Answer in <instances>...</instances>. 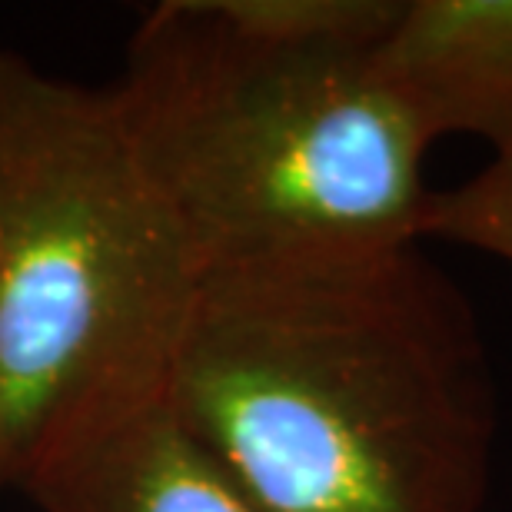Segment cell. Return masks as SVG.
<instances>
[{"mask_svg":"<svg viewBox=\"0 0 512 512\" xmlns=\"http://www.w3.org/2000/svg\"><path fill=\"white\" fill-rule=\"evenodd\" d=\"M197 283L110 87L0 44V486L163 393Z\"/></svg>","mask_w":512,"mask_h":512,"instance_id":"3957f363","label":"cell"},{"mask_svg":"<svg viewBox=\"0 0 512 512\" xmlns=\"http://www.w3.org/2000/svg\"><path fill=\"white\" fill-rule=\"evenodd\" d=\"M373 67L429 143L466 133L512 153V0H403Z\"/></svg>","mask_w":512,"mask_h":512,"instance_id":"5b68a950","label":"cell"},{"mask_svg":"<svg viewBox=\"0 0 512 512\" xmlns=\"http://www.w3.org/2000/svg\"><path fill=\"white\" fill-rule=\"evenodd\" d=\"M423 240L459 243L512 263V153L493 157L453 190H433Z\"/></svg>","mask_w":512,"mask_h":512,"instance_id":"8992f818","label":"cell"},{"mask_svg":"<svg viewBox=\"0 0 512 512\" xmlns=\"http://www.w3.org/2000/svg\"><path fill=\"white\" fill-rule=\"evenodd\" d=\"M17 489L40 512H263L163 393L74 429Z\"/></svg>","mask_w":512,"mask_h":512,"instance_id":"277c9868","label":"cell"},{"mask_svg":"<svg viewBox=\"0 0 512 512\" xmlns=\"http://www.w3.org/2000/svg\"><path fill=\"white\" fill-rule=\"evenodd\" d=\"M263 512H483L496 380L419 243L203 270L163 386Z\"/></svg>","mask_w":512,"mask_h":512,"instance_id":"6da1fadb","label":"cell"},{"mask_svg":"<svg viewBox=\"0 0 512 512\" xmlns=\"http://www.w3.org/2000/svg\"><path fill=\"white\" fill-rule=\"evenodd\" d=\"M403 0H163L110 84L203 270L423 243L433 143L373 67Z\"/></svg>","mask_w":512,"mask_h":512,"instance_id":"7a4b0ae2","label":"cell"}]
</instances>
